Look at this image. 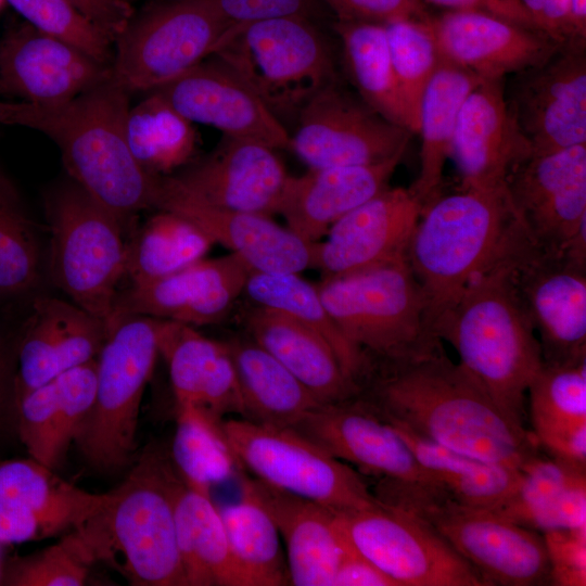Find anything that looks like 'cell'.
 <instances>
[{
    "label": "cell",
    "mask_w": 586,
    "mask_h": 586,
    "mask_svg": "<svg viewBox=\"0 0 586 586\" xmlns=\"http://www.w3.org/2000/svg\"><path fill=\"white\" fill-rule=\"evenodd\" d=\"M175 520L187 586H250L211 495L182 482L176 496Z\"/></svg>",
    "instance_id": "cell-35"
},
{
    "label": "cell",
    "mask_w": 586,
    "mask_h": 586,
    "mask_svg": "<svg viewBox=\"0 0 586 586\" xmlns=\"http://www.w3.org/2000/svg\"><path fill=\"white\" fill-rule=\"evenodd\" d=\"M527 15L530 16L534 27L539 30V22L544 11L545 0H519ZM540 31V30H539ZM544 34V33H543Z\"/></svg>",
    "instance_id": "cell-60"
},
{
    "label": "cell",
    "mask_w": 586,
    "mask_h": 586,
    "mask_svg": "<svg viewBox=\"0 0 586 586\" xmlns=\"http://www.w3.org/2000/svg\"><path fill=\"white\" fill-rule=\"evenodd\" d=\"M154 208L178 214L260 272L300 273L316 267L317 242H307L270 216L205 203L170 176L157 179Z\"/></svg>",
    "instance_id": "cell-20"
},
{
    "label": "cell",
    "mask_w": 586,
    "mask_h": 586,
    "mask_svg": "<svg viewBox=\"0 0 586 586\" xmlns=\"http://www.w3.org/2000/svg\"><path fill=\"white\" fill-rule=\"evenodd\" d=\"M569 20L573 40L586 41V0H570Z\"/></svg>",
    "instance_id": "cell-59"
},
{
    "label": "cell",
    "mask_w": 586,
    "mask_h": 586,
    "mask_svg": "<svg viewBox=\"0 0 586 586\" xmlns=\"http://www.w3.org/2000/svg\"><path fill=\"white\" fill-rule=\"evenodd\" d=\"M24 21L53 38L112 65L114 39L68 0H4Z\"/></svg>",
    "instance_id": "cell-48"
},
{
    "label": "cell",
    "mask_w": 586,
    "mask_h": 586,
    "mask_svg": "<svg viewBox=\"0 0 586 586\" xmlns=\"http://www.w3.org/2000/svg\"><path fill=\"white\" fill-rule=\"evenodd\" d=\"M359 387L358 395L385 421L447 448L517 469L538 455L534 435L509 422L442 344L373 364Z\"/></svg>",
    "instance_id": "cell-1"
},
{
    "label": "cell",
    "mask_w": 586,
    "mask_h": 586,
    "mask_svg": "<svg viewBox=\"0 0 586 586\" xmlns=\"http://www.w3.org/2000/svg\"><path fill=\"white\" fill-rule=\"evenodd\" d=\"M105 337L103 322L73 302L36 297L17 335V403L59 374L95 359Z\"/></svg>",
    "instance_id": "cell-27"
},
{
    "label": "cell",
    "mask_w": 586,
    "mask_h": 586,
    "mask_svg": "<svg viewBox=\"0 0 586 586\" xmlns=\"http://www.w3.org/2000/svg\"><path fill=\"white\" fill-rule=\"evenodd\" d=\"M280 119L337 82L330 46L314 21L288 15L237 26L214 53Z\"/></svg>",
    "instance_id": "cell-9"
},
{
    "label": "cell",
    "mask_w": 586,
    "mask_h": 586,
    "mask_svg": "<svg viewBox=\"0 0 586 586\" xmlns=\"http://www.w3.org/2000/svg\"><path fill=\"white\" fill-rule=\"evenodd\" d=\"M230 24L242 26L260 20L321 14V0H207Z\"/></svg>",
    "instance_id": "cell-51"
},
{
    "label": "cell",
    "mask_w": 586,
    "mask_h": 586,
    "mask_svg": "<svg viewBox=\"0 0 586 586\" xmlns=\"http://www.w3.org/2000/svg\"><path fill=\"white\" fill-rule=\"evenodd\" d=\"M404 152L370 165L310 168L288 176L276 213L307 242H319L344 215L388 188Z\"/></svg>",
    "instance_id": "cell-28"
},
{
    "label": "cell",
    "mask_w": 586,
    "mask_h": 586,
    "mask_svg": "<svg viewBox=\"0 0 586 586\" xmlns=\"http://www.w3.org/2000/svg\"><path fill=\"white\" fill-rule=\"evenodd\" d=\"M422 212L408 188L388 187L331 226L317 242L315 268L336 277L407 257Z\"/></svg>",
    "instance_id": "cell-24"
},
{
    "label": "cell",
    "mask_w": 586,
    "mask_h": 586,
    "mask_svg": "<svg viewBox=\"0 0 586 586\" xmlns=\"http://www.w3.org/2000/svg\"><path fill=\"white\" fill-rule=\"evenodd\" d=\"M158 354L168 367L176 407H190L222 419L244 418L238 377L225 342L211 340L194 327L157 319Z\"/></svg>",
    "instance_id": "cell-29"
},
{
    "label": "cell",
    "mask_w": 586,
    "mask_h": 586,
    "mask_svg": "<svg viewBox=\"0 0 586 586\" xmlns=\"http://www.w3.org/2000/svg\"><path fill=\"white\" fill-rule=\"evenodd\" d=\"M1 570H2V561H1V558H0V578H1Z\"/></svg>",
    "instance_id": "cell-61"
},
{
    "label": "cell",
    "mask_w": 586,
    "mask_h": 586,
    "mask_svg": "<svg viewBox=\"0 0 586 586\" xmlns=\"http://www.w3.org/2000/svg\"><path fill=\"white\" fill-rule=\"evenodd\" d=\"M250 337L273 356L322 404L359 394L360 387L317 332L288 314L255 305L245 315Z\"/></svg>",
    "instance_id": "cell-32"
},
{
    "label": "cell",
    "mask_w": 586,
    "mask_h": 586,
    "mask_svg": "<svg viewBox=\"0 0 586 586\" xmlns=\"http://www.w3.org/2000/svg\"><path fill=\"white\" fill-rule=\"evenodd\" d=\"M297 117L290 150L309 168L386 161L406 151L411 133L356 100L337 82L317 93Z\"/></svg>",
    "instance_id": "cell-15"
},
{
    "label": "cell",
    "mask_w": 586,
    "mask_h": 586,
    "mask_svg": "<svg viewBox=\"0 0 586 586\" xmlns=\"http://www.w3.org/2000/svg\"><path fill=\"white\" fill-rule=\"evenodd\" d=\"M171 460L144 450L126 479L104 494L76 533L91 561L105 562L137 586H187L179 555L175 504L182 484Z\"/></svg>",
    "instance_id": "cell-4"
},
{
    "label": "cell",
    "mask_w": 586,
    "mask_h": 586,
    "mask_svg": "<svg viewBox=\"0 0 586 586\" xmlns=\"http://www.w3.org/2000/svg\"><path fill=\"white\" fill-rule=\"evenodd\" d=\"M235 27L207 0H152L115 38L112 77L129 93L151 92L214 54Z\"/></svg>",
    "instance_id": "cell-11"
},
{
    "label": "cell",
    "mask_w": 586,
    "mask_h": 586,
    "mask_svg": "<svg viewBox=\"0 0 586 586\" xmlns=\"http://www.w3.org/2000/svg\"><path fill=\"white\" fill-rule=\"evenodd\" d=\"M104 494H91L33 458L0 460V511L36 523L44 537L76 530L99 508Z\"/></svg>",
    "instance_id": "cell-33"
},
{
    "label": "cell",
    "mask_w": 586,
    "mask_h": 586,
    "mask_svg": "<svg viewBox=\"0 0 586 586\" xmlns=\"http://www.w3.org/2000/svg\"><path fill=\"white\" fill-rule=\"evenodd\" d=\"M16 367L17 335L12 337L0 329V443L17 435Z\"/></svg>",
    "instance_id": "cell-53"
},
{
    "label": "cell",
    "mask_w": 586,
    "mask_h": 586,
    "mask_svg": "<svg viewBox=\"0 0 586 586\" xmlns=\"http://www.w3.org/2000/svg\"><path fill=\"white\" fill-rule=\"evenodd\" d=\"M213 244L189 219L158 209L127 239L124 280L138 283L179 271L203 259Z\"/></svg>",
    "instance_id": "cell-42"
},
{
    "label": "cell",
    "mask_w": 586,
    "mask_h": 586,
    "mask_svg": "<svg viewBox=\"0 0 586 586\" xmlns=\"http://www.w3.org/2000/svg\"><path fill=\"white\" fill-rule=\"evenodd\" d=\"M222 426L242 468L271 487L334 512L378 504L359 472L294 428L245 418L224 420Z\"/></svg>",
    "instance_id": "cell-12"
},
{
    "label": "cell",
    "mask_w": 586,
    "mask_h": 586,
    "mask_svg": "<svg viewBox=\"0 0 586 586\" xmlns=\"http://www.w3.org/2000/svg\"><path fill=\"white\" fill-rule=\"evenodd\" d=\"M93 564L74 531L36 553L12 557L2 563L0 585L80 586Z\"/></svg>",
    "instance_id": "cell-49"
},
{
    "label": "cell",
    "mask_w": 586,
    "mask_h": 586,
    "mask_svg": "<svg viewBox=\"0 0 586 586\" xmlns=\"http://www.w3.org/2000/svg\"><path fill=\"white\" fill-rule=\"evenodd\" d=\"M392 425L435 484L457 502L496 511L520 484L521 469L472 457Z\"/></svg>",
    "instance_id": "cell-38"
},
{
    "label": "cell",
    "mask_w": 586,
    "mask_h": 586,
    "mask_svg": "<svg viewBox=\"0 0 586 586\" xmlns=\"http://www.w3.org/2000/svg\"><path fill=\"white\" fill-rule=\"evenodd\" d=\"M507 256L467 285L436 320L432 333L455 348L459 364L508 421L525 429V394L543 356L510 283Z\"/></svg>",
    "instance_id": "cell-3"
},
{
    "label": "cell",
    "mask_w": 586,
    "mask_h": 586,
    "mask_svg": "<svg viewBox=\"0 0 586 586\" xmlns=\"http://www.w3.org/2000/svg\"><path fill=\"white\" fill-rule=\"evenodd\" d=\"M426 23L443 61L481 79H502L549 58L562 43L542 31L476 10H450Z\"/></svg>",
    "instance_id": "cell-25"
},
{
    "label": "cell",
    "mask_w": 586,
    "mask_h": 586,
    "mask_svg": "<svg viewBox=\"0 0 586 586\" xmlns=\"http://www.w3.org/2000/svg\"><path fill=\"white\" fill-rule=\"evenodd\" d=\"M111 76V66L26 22L0 40V95L29 104L66 102Z\"/></svg>",
    "instance_id": "cell-22"
},
{
    "label": "cell",
    "mask_w": 586,
    "mask_h": 586,
    "mask_svg": "<svg viewBox=\"0 0 586 586\" xmlns=\"http://www.w3.org/2000/svg\"><path fill=\"white\" fill-rule=\"evenodd\" d=\"M157 355V319L126 316L107 330L97 357L94 400L74 440L91 467L111 472L131 463L140 403Z\"/></svg>",
    "instance_id": "cell-10"
},
{
    "label": "cell",
    "mask_w": 586,
    "mask_h": 586,
    "mask_svg": "<svg viewBox=\"0 0 586 586\" xmlns=\"http://www.w3.org/2000/svg\"><path fill=\"white\" fill-rule=\"evenodd\" d=\"M524 230L507 187L461 189L424 208L407 259L425 300L432 335L436 320L467 285L506 256Z\"/></svg>",
    "instance_id": "cell-5"
},
{
    "label": "cell",
    "mask_w": 586,
    "mask_h": 586,
    "mask_svg": "<svg viewBox=\"0 0 586 586\" xmlns=\"http://www.w3.org/2000/svg\"><path fill=\"white\" fill-rule=\"evenodd\" d=\"M3 1H4V0H0V5H1V3H2Z\"/></svg>",
    "instance_id": "cell-63"
},
{
    "label": "cell",
    "mask_w": 586,
    "mask_h": 586,
    "mask_svg": "<svg viewBox=\"0 0 586 586\" xmlns=\"http://www.w3.org/2000/svg\"><path fill=\"white\" fill-rule=\"evenodd\" d=\"M550 563L551 584L585 586L586 532L555 530L543 534Z\"/></svg>",
    "instance_id": "cell-50"
},
{
    "label": "cell",
    "mask_w": 586,
    "mask_h": 586,
    "mask_svg": "<svg viewBox=\"0 0 586 586\" xmlns=\"http://www.w3.org/2000/svg\"><path fill=\"white\" fill-rule=\"evenodd\" d=\"M294 429L378 480L441 489L395 428L359 395L318 406Z\"/></svg>",
    "instance_id": "cell-19"
},
{
    "label": "cell",
    "mask_w": 586,
    "mask_h": 586,
    "mask_svg": "<svg viewBox=\"0 0 586 586\" xmlns=\"http://www.w3.org/2000/svg\"><path fill=\"white\" fill-rule=\"evenodd\" d=\"M483 79L442 61L422 94L418 133L421 136L420 168L408 188L422 209L441 196L443 171L461 105Z\"/></svg>",
    "instance_id": "cell-36"
},
{
    "label": "cell",
    "mask_w": 586,
    "mask_h": 586,
    "mask_svg": "<svg viewBox=\"0 0 586 586\" xmlns=\"http://www.w3.org/2000/svg\"><path fill=\"white\" fill-rule=\"evenodd\" d=\"M97 358L69 369L18 400L17 436L49 469L64 462L95 395Z\"/></svg>",
    "instance_id": "cell-30"
},
{
    "label": "cell",
    "mask_w": 586,
    "mask_h": 586,
    "mask_svg": "<svg viewBox=\"0 0 586 586\" xmlns=\"http://www.w3.org/2000/svg\"><path fill=\"white\" fill-rule=\"evenodd\" d=\"M585 43L564 42L542 63L515 73L506 98L532 153L586 144Z\"/></svg>",
    "instance_id": "cell-16"
},
{
    "label": "cell",
    "mask_w": 586,
    "mask_h": 586,
    "mask_svg": "<svg viewBox=\"0 0 586 586\" xmlns=\"http://www.w3.org/2000/svg\"><path fill=\"white\" fill-rule=\"evenodd\" d=\"M450 10L483 11L537 30L519 0H422ZM539 31V30H538Z\"/></svg>",
    "instance_id": "cell-57"
},
{
    "label": "cell",
    "mask_w": 586,
    "mask_h": 586,
    "mask_svg": "<svg viewBox=\"0 0 586 586\" xmlns=\"http://www.w3.org/2000/svg\"><path fill=\"white\" fill-rule=\"evenodd\" d=\"M125 130L132 156L152 176H168L195 154L193 123L155 91L129 107Z\"/></svg>",
    "instance_id": "cell-43"
},
{
    "label": "cell",
    "mask_w": 586,
    "mask_h": 586,
    "mask_svg": "<svg viewBox=\"0 0 586 586\" xmlns=\"http://www.w3.org/2000/svg\"><path fill=\"white\" fill-rule=\"evenodd\" d=\"M521 470L518 488L495 512L536 532H586V470L539 454Z\"/></svg>",
    "instance_id": "cell-34"
},
{
    "label": "cell",
    "mask_w": 586,
    "mask_h": 586,
    "mask_svg": "<svg viewBox=\"0 0 586 586\" xmlns=\"http://www.w3.org/2000/svg\"><path fill=\"white\" fill-rule=\"evenodd\" d=\"M219 512L233 557L250 586L290 584L280 533L251 479H242L238 500L220 507Z\"/></svg>",
    "instance_id": "cell-41"
},
{
    "label": "cell",
    "mask_w": 586,
    "mask_h": 586,
    "mask_svg": "<svg viewBox=\"0 0 586 586\" xmlns=\"http://www.w3.org/2000/svg\"><path fill=\"white\" fill-rule=\"evenodd\" d=\"M114 40L133 13L129 2L115 0H68Z\"/></svg>",
    "instance_id": "cell-56"
},
{
    "label": "cell",
    "mask_w": 586,
    "mask_h": 586,
    "mask_svg": "<svg viewBox=\"0 0 586 586\" xmlns=\"http://www.w3.org/2000/svg\"><path fill=\"white\" fill-rule=\"evenodd\" d=\"M44 207L51 280L107 331L125 278L126 225L72 179L48 193Z\"/></svg>",
    "instance_id": "cell-8"
},
{
    "label": "cell",
    "mask_w": 586,
    "mask_h": 586,
    "mask_svg": "<svg viewBox=\"0 0 586 586\" xmlns=\"http://www.w3.org/2000/svg\"><path fill=\"white\" fill-rule=\"evenodd\" d=\"M252 268L237 254L201 259L179 271L120 288L112 321L126 316L174 320L192 327L217 323L243 294Z\"/></svg>",
    "instance_id": "cell-18"
},
{
    "label": "cell",
    "mask_w": 586,
    "mask_h": 586,
    "mask_svg": "<svg viewBox=\"0 0 586 586\" xmlns=\"http://www.w3.org/2000/svg\"><path fill=\"white\" fill-rule=\"evenodd\" d=\"M337 20L386 24L398 20L426 21L422 0H322Z\"/></svg>",
    "instance_id": "cell-52"
},
{
    "label": "cell",
    "mask_w": 586,
    "mask_h": 586,
    "mask_svg": "<svg viewBox=\"0 0 586 586\" xmlns=\"http://www.w3.org/2000/svg\"><path fill=\"white\" fill-rule=\"evenodd\" d=\"M332 586H396V584L345 543Z\"/></svg>",
    "instance_id": "cell-55"
},
{
    "label": "cell",
    "mask_w": 586,
    "mask_h": 586,
    "mask_svg": "<svg viewBox=\"0 0 586 586\" xmlns=\"http://www.w3.org/2000/svg\"><path fill=\"white\" fill-rule=\"evenodd\" d=\"M193 124L212 126L225 136L291 149V135L253 89L216 55L153 90Z\"/></svg>",
    "instance_id": "cell-21"
},
{
    "label": "cell",
    "mask_w": 586,
    "mask_h": 586,
    "mask_svg": "<svg viewBox=\"0 0 586 586\" xmlns=\"http://www.w3.org/2000/svg\"><path fill=\"white\" fill-rule=\"evenodd\" d=\"M335 521L344 542L396 586H486L446 540L412 514L378 501L335 512Z\"/></svg>",
    "instance_id": "cell-13"
},
{
    "label": "cell",
    "mask_w": 586,
    "mask_h": 586,
    "mask_svg": "<svg viewBox=\"0 0 586 586\" xmlns=\"http://www.w3.org/2000/svg\"><path fill=\"white\" fill-rule=\"evenodd\" d=\"M168 176L211 205L270 216L276 213L289 175L276 149L257 140L222 135L211 153Z\"/></svg>",
    "instance_id": "cell-23"
},
{
    "label": "cell",
    "mask_w": 586,
    "mask_h": 586,
    "mask_svg": "<svg viewBox=\"0 0 586 586\" xmlns=\"http://www.w3.org/2000/svg\"><path fill=\"white\" fill-rule=\"evenodd\" d=\"M532 154L507 102L502 79H483L458 114L450 155L462 189H501L514 167Z\"/></svg>",
    "instance_id": "cell-26"
},
{
    "label": "cell",
    "mask_w": 586,
    "mask_h": 586,
    "mask_svg": "<svg viewBox=\"0 0 586 586\" xmlns=\"http://www.w3.org/2000/svg\"><path fill=\"white\" fill-rule=\"evenodd\" d=\"M334 30L342 43L348 76L360 99L383 118L411 132L409 114L393 68L384 25L337 20Z\"/></svg>",
    "instance_id": "cell-40"
},
{
    "label": "cell",
    "mask_w": 586,
    "mask_h": 586,
    "mask_svg": "<svg viewBox=\"0 0 586 586\" xmlns=\"http://www.w3.org/2000/svg\"><path fill=\"white\" fill-rule=\"evenodd\" d=\"M316 286L344 336L371 365L410 358L442 344L428 329L425 300L407 257L323 277Z\"/></svg>",
    "instance_id": "cell-7"
},
{
    "label": "cell",
    "mask_w": 586,
    "mask_h": 586,
    "mask_svg": "<svg viewBox=\"0 0 586 586\" xmlns=\"http://www.w3.org/2000/svg\"><path fill=\"white\" fill-rule=\"evenodd\" d=\"M243 293L254 305L283 311L322 336L346 374L358 386L368 375L370 360L344 336L326 308L317 286L298 273L252 270Z\"/></svg>",
    "instance_id": "cell-39"
},
{
    "label": "cell",
    "mask_w": 586,
    "mask_h": 586,
    "mask_svg": "<svg viewBox=\"0 0 586 586\" xmlns=\"http://www.w3.org/2000/svg\"><path fill=\"white\" fill-rule=\"evenodd\" d=\"M251 484L285 543L290 584L332 586L345 549L335 512L257 479Z\"/></svg>",
    "instance_id": "cell-31"
},
{
    "label": "cell",
    "mask_w": 586,
    "mask_h": 586,
    "mask_svg": "<svg viewBox=\"0 0 586 586\" xmlns=\"http://www.w3.org/2000/svg\"><path fill=\"white\" fill-rule=\"evenodd\" d=\"M129 92L111 76L59 104L0 101V125L21 126L49 137L69 178L125 225L154 208L157 179L132 156L126 139Z\"/></svg>",
    "instance_id": "cell-2"
},
{
    "label": "cell",
    "mask_w": 586,
    "mask_h": 586,
    "mask_svg": "<svg viewBox=\"0 0 586 586\" xmlns=\"http://www.w3.org/2000/svg\"><path fill=\"white\" fill-rule=\"evenodd\" d=\"M506 186L530 238L546 251L562 253L586 226V144L532 153Z\"/></svg>",
    "instance_id": "cell-17"
},
{
    "label": "cell",
    "mask_w": 586,
    "mask_h": 586,
    "mask_svg": "<svg viewBox=\"0 0 586 586\" xmlns=\"http://www.w3.org/2000/svg\"><path fill=\"white\" fill-rule=\"evenodd\" d=\"M527 393L534 436L586 422V359L543 361Z\"/></svg>",
    "instance_id": "cell-47"
},
{
    "label": "cell",
    "mask_w": 586,
    "mask_h": 586,
    "mask_svg": "<svg viewBox=\"0 0 586 586\" xmlns=\"http://www.w3.org/2000/svg\"><path fill=\"white\" fill-rule=\"evenodd\" d=\"M170 460L183 483L206 495L242 467L224 431V419L177 407Z\"/></svg>",
    "instance_id": "cell-44"
},
{
    "label": "cell",
    "mask_w": 586,
    "mask_h": 586,
    "mask_svg": "<svg viewBox=\"0 0 586 586\" xmlns=\"http://www.w3.org/2000/svg\"><path fill=\"white\" fill-rule=\"evenodd\" d=\"M375 499L429 524L480 575L486 586L551 584L544 537L489 509L467 506L444 492L378 480Z\"/></svg>",
    "instance_id": "cell-6"
},
{
    "label": "cell",
    "mask_w": 586,
    "mask_h": 586,
    "mask_svg": "<svg viewBox=\"0 0 586 586\" xmlns=\"http://www.w3.org/2000/svg\"><path fill=\"white\" fill-rule=\"evenodd\" d=\"M238 377L244 418L277 426H296L322 405L273 356L251 337L225 342Z\"/></svg>",
    "instance_id": "cell-37"
},
{
    "label": "cell",
    "mask_w": 586,
    "mask_h": 586,
    "mask_svg": "<svg viewBox=\"0 0 586 586\" xmlns=\"http://www.w3.org/2000/svg\"><path fill=\"white\" fill-rule=\"evenodd\" d=\"M384 28L411 132H418L422 94L443 60L426 21L398 20Z\"/></svg>",
    "instance_id": "cell-46"
},
{
    "label": "cell",
    "mask_w": 586,
    "mask_h": 586,
    "mask_svg": "<svg viewBox=\"0 0 586 586\" xmlns=\"http://www.w3.org/2000/svg\"><path fill=\"white\" fill-rule=\"evenodd\" d=\"M570 0H545L539 30L558 43L573 40L569 20Z\"/></svg>",
    "instance_id": "cell-58"
},
{
    "label": "cell",
    "mask_w": 586,
    "mask_h": 586,
    "mask_svg": "<svg viewBox=\"0 0 586 586\" xmlns=\"http://www.w3.org/2000/svg\"><path fill=\"white\" fill-rule=\"evenodd\" d=\"M41 250L35 222L11 178L0 168V302L35 290Z\"/></svg>",
    "instance_id": "cell-45"
},
{
    "label": "cell",
    "mask_w": 586,
    "mask_h": 586,
    "mask_svg": "<svg viewBox=\"0 0 586 586\" xmlns=\"http://www.w3.org/2000/svg\"><path fill=\"white\" fill-rule=\"evenodd\" d=\"M534 437L552 459L586 470V422L550 430Z\"/></svg>",
    "instance_id": "cell-54"
},
{
    "label": "cell",
    "mask_w": 586,
    "mask_h": 586,
    "mask_svg": "<svg viewBox=\"0 0 586 586\" xmlns=\"http://www.w3.org/2000/svg\"><path fill=\"white\" fill-rule=\"evenodd\" d=\"M115 1H119V2H128L129 0H115Z\"/></svg>",
    "instance_id": "cell-62"
},
{
    "label": "cell",
    "mask_w": 586,
    "mask_h": 586,
    "mask_svg": "<svg viewBox=\"0 0 586 586\" xmlns=\"http://www.w3.org/2000/svg\"><path fill=\"white\" fill-rule=\"evenodd\" d=\"M517 298L538 339L543 361L586 359V268L538 246L526 233L507 256Z\"/></svg>",
    "instance_id": "cell-14"
}]
</instances>
